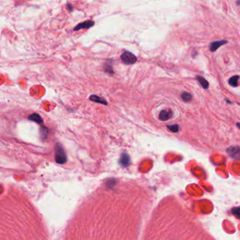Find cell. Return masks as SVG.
<instances>
[{
  "instance_id": "cell-15",
  "label": "cell",
  "mask_w": 240,
  "mask_h": 240,
  "mask_svg": "<svg viewBox=\"0 0 240 240\" xmlns=\"http://www.w3.org/2000/svg\"><path fill=\"white\" fill-rule=\"evenodd\" d=\"M167 127L169 129L170 131H171L172 133H178L179 132L180 126L178 124H175V125H167Z\"/></svg>"
},
{
  "instance_id": "cell-13",
  "label": "cell",
  "mask_w": 240,
  "mask_h": 240,
  "mask_svg": "<svg viewBox=\"0 0 240 240\" xmlns=\"http://www.w3.org/2000/svg\"><path fill=\"white\" fill-rule=\"evenodd\" d=\"M181 98L184 102H190V101H191L193 99V96L190 92H184L182 93Z\"/></svg>"
},
{
  "instance_id": "cell-11",
  "label": "cell",
  "mask_w": 240,
  "mask_h": 240,
  "mask_svg": "<svg viewBox=\"0 0 240 240\" xmlns=\"http://www.w3.org/2000/svg\"><path fill=\"white\" fill-rule=\"evenodd\" d=\"M40 137H41L42 139H46L48 137L49 133H50V130L47 127L45 126H43V125H41V127L40 129Z\"/></svg>"
},
{
  "instance_id": "cell-12",
  "label": "cell",
  "mask_w": 240,
  "mask_h": 240,
  "mask_svg": "<svg viewBox=\"0 0 240 240\" xmlns=\"http://www.w3.org/2000/svg\"><path fill=\"white\" fill-rule=\"evenodd\" d=\"M239 75H234L228 80V83L232 87H237L239 85Z\"/></svg>"
},
{
  "instance_id": "cell-14",
  "label": "cell",
  "mask_w": 240,
  "mask_h": 240,
  "mask_svg": "<svg viewBox=\"0 0 240 240\" xmlns=\"http://www.w3.org/2000/svg\"><path fill=\"white\" fill-rule=\"evenodd\" d=\"M227 152H228V154H230L231 156H235L236 155L239 154V146H231V147L228 149Z\"/></svg>"
},
{
  "instance_id": "cell-7",
  "label": "cell",
  "mask_w": 240,
  "mask_h": 240,
  "mask_svg": "<svg viewBox=\"0 0 240 240\" xmlns=\"http://www.w3.org/2000/svg\"><path fill=\"white\" fill-rule=\"evenodd\" d=\"M90 100H91L92 101H94V102L101 104L108 105L107 100H105L104 99L101 98V97L97 96V95H95V94L91 95V96L90 97Z\"/></svg>"
},
{
  "instance_id": "cell-17",
  "label": "cell",
  "mask_w": 240,
  "mask_h": 240,
  "mask_svg": "<svg viewBox=\"0 0 240 240\" xmlns=\"http://www.w3.org/2000/svg\"><path fill=\"white\" fill-rule=\"evenodd\" d=\"M237 127H238V128L239 129V123H237Z\"/></svg>"
},
{
  "instance_id": "cell-5",
  "label": "cell",
  "mask_w": 240,
  "mask_h": 240,
  "mask_svg": "<svg viewBox=\"0 0 240 240\" xmlns=\"http://www.w3.org/2000/svg\"><path fill=\"white\" fill-rule=\"evenodd\" d=\"M173 111H171L169 109H164L162 110L158 115V118L162 121H165L169 120L172 116H173Z\"/></svg>"
},
{
  "instance_id": "cell-8",
  "label": "cell",
  "mask_w": 240,
  "mask_h": 240,
  "mask_svg": "<svg viewBox=\"0 0 240 240\" xmlns=\"http://www.w3.org/2000/svg\"><path fill=\"white\" fill-rule=\"evenodd\" d=\"M196 79L197 81L199 82V84L201 85V86L204 89V90H208L209 88V83L204 78L202 77L201 75H197Z\"/></svg>"
},
{
  "instance_id": "cell-10",
  "label": "cell",
  "mask_w": 240,
  "mask_h": 240,
  "mask_svg": "<svg viewBox=\"0 0 240 240\" xmlns=\"http://www.w3.org/2000/svg\"><path fill=\"white\" fill-rule=\"evenodd\" d=\"M104 70L106 73L110 74V75H114V71L113 70V67H112V62L111 60L109 61H107L104 63Z\"/></svg>"
},
{
  "instance_id": "cell-6",
  "label": "cell",
  "mask_w": 240,
  "mask_h": 240,
  "mask_svg": "<svg viewBox=\"0 0 240 240\" xmlns=\"http://www.w3.org/2000/svg\"><path fill=\"white\" fill-rule=\"evenodd\" d=\"M27 119L29 120L33 121V122L35 123H37L39 125H42V123H43V120H42V117L40 116V114H38L37 113H33L30 114V115L27 117Z\"/></svg>"
},
{
  "instance_id": "cell-16",
  "label": "cell",
  "mask_w": 240,
  "mask_h": 240,
  "mask_svg": "<svg viewBox=\"0 0 240 240\" xmlns=\"http://www.w3.org/2000/svg\"><path fill=\"white\" fill-rule=\"evenodd\" d=\"M66 7H67L68 9L69 10V11H71V12L73 10V6H72V5H71V4H70V3H68V4H66Z\"/></svg>"
},
{
  "instance_id": "cell-2",
  "label": "cell",
  "mask_w": 240,
  "mask_h": 240,
  "mask_svg": "<svg viewBox=\"0 0 240 240\" xmlns=\"http://www.w3.org/2000/svg\"><path fill=\"white\" fill-rule=\"evenodd\" d=\"M120 59L126 65H133L137 61V56L129 51H125L124 52L122 53V54L120 55Z\"/></svg>"
},
{
  "instance_id": "cell-1",
  "label": "cell",
  "mask_w": 240,
  "mask_h": 240,
  "mask_svg": "<svg viewBox=\"0 0 240 240\" xmlns=\"http://www.w3.org/2000/svg\"><path fill=\"white\" fill-rule=\"evenodd\" d=\"M55 161L59 164H64L67 161V156L62 144L57 142L54 146Z\"/></svg>"
},
{
  "instance_id": "cell-9",
  "label": "cell",
  "mask_w": 240,
  "mask_h": 240,
  "mask_svg": "<svg viewBox=\"0 0 240 240\" xmlns=\"http://www.w3.org/2000/svg\"><path fill=\"white\" fill-rule=\"evenodd\" d=\"M130 157L128 155L125 153H123V154H121L120 159V163L123 166H127L130 163Z\"/></svg>"
},
{
  "instance_id": "cell-3",
  "label": "cell",
  "mask_w": 240,
  "mask_h": 240,
  "mask_svg": "<svg viewBox=\"0 0 240 240\" xmlns=\"http://www.w3.org/2000/svg\"><path fill=\"white\" fill-rule=\"evenodd\" d=\"M95 23L94 21H84V22H82L79 23V24H78L76 26L74 27L73 28V30L74 31H78V30H82V29H89L90 28V27H93Z\"/></svg>"
},
{
  "instance_id": "cell-4",
  "label": "cell",
  "mask_w": 240,
  "mask_h": 240,
  "mask_svg": "<svg viewBox=\"0 0 240 240\" xmlns=\"http://www.w3.org/2000/svg\"><path fill=\"white\" fill-rule=\"evenodd\" d=\"M228 42V40H218V41H215V42H212L211 44H210L209 46V50L211 52H216V50H218V48H220V46L224 45V44H227Z\"/></svg>"
}]
</instances>
